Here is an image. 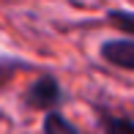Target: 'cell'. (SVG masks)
Segmentation results:
<instances>
[{"label": "cell", "mask_w": 134, "mask_h": 134, "mask_svg": "<svg viewBox=\"0 0 134 134\" xmlns=\"http://www.w3.org/2000/svg\"><path fill=\"white\" fill-rule=\"evenodd\" d=\"M107 22L115 30H120V33L134 36V11L131 8H109L107 11Z\"/></svg>", "instance_id": "cell-5"}, {"label": "cell", "mask_w": 134, "mask_h": 134, "mask_svg": "<svg viewBox=\"0 0 134 134\" xmlns=\"http://www.w3.org/2000/svg\"><path fill=\"white\" fill-rule=\"evenodd\" d=\"M22 107L25 109H38V112H55L60 104L66 101V93H63V85L60 80L52 74V71H41L33 82L25 88L22 93Z\"/></svg>", "instance_id": "cell-1"}, {"label": "cell", "mask_w": 134, "mask_h": 134, "mask_svg": "<svg viewBox=\"0 0 134 134\" xmlns=\"http://www.w3.org/2000/svg\"><path fill=\"white\" fill-rule=\"evenodd\" d=\"M41 134H82V131L77 129L60 109H55V112H47L44 118H41Z\"/></svg>", "instance_id": "cell-4"}, {"label": "cell", "mask_w": 134, "mask_h": 134, "mask_svg": "<svg viewBox=\"0 0 134 134\" xmlns=\"http://www.w3.org/2000/svg\"><path fill=\"white\" fill-rule=\"evenodd\" d=\"M19 69H30L27 60H19V58H8V55H0V85H3L8 77H14Z\"/></svg>", "instance_id": "cell-6"}, {"label": "cell", "mask_w": 134, "mask_h": 134, "mask_svg": "<svg viewBox=\"0 0 134 134\" xmlns=\"http://www.w3.org/2000/svg\"><path fill=\"white\" fill-rule=\"evenodd\" d=\"M99 58L120 71H134V38H104L99 44Z\"/></svg>", "instance_id": "cell-2"}, {"label": "cell", "mask_w": 134, "mask_h": 134, "mask_svg": "<svg viewBox=\"0 0 134 134\" xmlns=\"http://www.w3.org/2000/svg\"><path fill=\"white\" fill-rule=\"evenodd\" d=\"M96 120H99L101 134H134V120L126 115H112L107 109H96Z\"/></svg>", "instance_id": "cell-3"}]
</instances>
